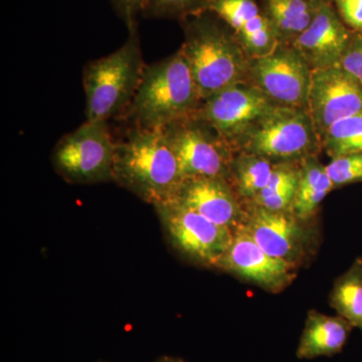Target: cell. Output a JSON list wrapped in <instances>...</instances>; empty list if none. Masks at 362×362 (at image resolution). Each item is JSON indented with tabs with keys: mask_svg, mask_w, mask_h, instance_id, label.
<instances>
[{
	"mask_svg": "<svg viewBox=\"0 0 362 362\" xmlns=\"http://www.w3.org/2000/svg\"><path fill=\"white\" fill-rule=\"evenodd\" d=\"M181 45L202 101L247 81L249 58L230 26L211 11L180 21Z\"/></svg>",
	"mask_w": 362,
	"mask_h": 362,
	"instance_id": "obj_1",
	"label": "cell"
},
{
	"mask_svg": "<svg viewBox=\"0 0 362 362\" xmlns=\"http://www.w3.org/2000/svg\"><path fill=\"white\" fill-rule=\"evenodd\" d=\"M177 160L162 128L131 127L118 142L114 182L147 204L171 201L181 183Z\"/></svg>",
	"mask_w": 362,
	"mask_h": 362,
	"instance_id": "obj_2",
	"label": "cell"
},
{
	"mask_svg": "<svg viewBox=\"0 0 362 362\" xmlns=\"http://www.w3.org/2000/svg\"><path fill=\"white\" fill-rule=\"evenodd\" d=\"M202 100L182 49L146 65L132 102L120 119L132 127L163 128L195 113Z\"/></svg>",
	"mask_w": 362,
	"mask_h": 362,
	"instance_id": "obj_3",
	"label": "cell"
},
{
	"mask_svg": "<svg viewBox=\"0 0 362 362\" xmlns=\"http://www.w3.org/2000/svg\"><path fill=\"white\" fill-rule=\"evenodd\" d=\"M145 66L137 25L118 49L85 66L86 120L120 118L137 92Z\"/></svg>",
	"mask_w": 362,
	"mask_h": 362,
	"instance_id": "obj_4",
	"label": "cell"
},
{
	"mask_svg": "<svg viewBox=\"0 0 362 362\" xmlns=\"http://www.w3.org/2000/svg\"><path fill=\"white\" fill-rule=\"evenodd\" d=\"M232 147L235 153L256 154L274 162L301 161L323 150L308 109L280 105L259 117Z\"/></svg>",
	"mask_w": 362,
	"mask_h": 362,
	"instance_id": "obj_5",
	"label": "cell"
},
{
	"mask_svg": "<svg viewBox=\"0 0 362 362\" xmlns=\"http://www.w3.org/2000/svg\"><path fill=\"white\" fill-rule=\"evenodd\" d=\"M117 146L108 121L86 120L57 143L52 153V168L71 185L111 182Z\"/></svg>",
	"mask_w": 362,
	"mask_h": 362,
	"instance_id": "obj_6",
	"label": "cell"
},
{
	"mask_svg": "<svg viewBox=\"0 0 362 362\" xmlns=\"http://www.w3.org/2000/svg\"><path fill=\"white\" fill-rule=\"evenodd\" d=\"M162 129L177 160L181 180L199 177L228 180L235 152L230 143L199 111Z\"/></svg>",
	"mask_w": 362,
	"mask_h": 362,
	"instance_id": "obj_7",
	"label": "cell"
},
{
	"mask_svg": "<svg viewBox=\"0 0 362 362\" xmlns=\"http://www.w3.org/2000/svg\"><path fill=\"white\" fill-rule=\"evenodd\" d=\"M243 226L270 256L298 269L309 265L320 247V226L317 218L303 220L291 209L269 211L247 204Z\"/></svg>",
	"mask_w": 362,
	"mask_h": 362,
	"instance_id": "obj_8",
	"label": "cell"
},
{
	"mask_svg": "<svg viewBox=\"0 0 362 362\" xmlns=\"http://www.w3.org/2000/svg\"><path fill=\"white\" fill-rule=\"evenodd\" d=\"M169 244L195 265L216 269L233 233L175 201L154 206Z\"/></svg>",
	"mask_w": 362,
	"mask_h": 362,
	"instance_id": "obj_9",
	"label": "cell"
},
{
	"mask_svg": "<svg viewBox=\"0 0 362 362\" xmlns=\"http://www.w3.org/2000/svg\"><path fill=\"white\" fill-rule=\"evenodd\" d=\"M311 77L310 66L292 45L279 44L247 65V81L280 106L308 109Z\"/></svg>",
	"mask_w": 362,
	"mask_h": 362,
	"instance_id": "obj_10",
	"label": "cell"
},
{
	"mask_svg": "<svg viewBox=\"0 0 362 362\" xmlns=\"http://www.w3.org/2000/svg\"><path fill=\"white\" fill-rule=\"evenodd\" d=\"M216 269L274 294L287 289L299 270L264 251L244 226L233 233L232 242Z\"/></svg>",
	"mask_w": 362,
	"mask_h": 362,
	"instance_id": "obj_11",
	"label": "cell"
},
{
	"mask_svg": "<svg viewBox=\"0 0 362 362\" xmlns=\"http://www.w3.org/2000/svg\"><path fill=\"white\" fill-rule=\"evenodd\" d=\"M308 110L322 143L333 124L362 112V85L341 66L312 71Z\"/></svg>",
	"mask_w": 362,
	"mask_h": 362,
	"instance_id": "obj_12",
	"label": "cell"
},
{
	"mask_svg": "<svg viewBox=\"0 0 362 362\" xmlns=\"http://www.w3.org/2000/svg\"><path fill=\"white\" fill-rule=\"evenodd\" d=\"M275 106L256 86L244 81L206 98L199 112L232 146L250 125Z\"/></svg>",
	"mask_w": 362,
	"mask_h": 362,
	"instance_id": "obj_13",
	"label": "cell"
},
{
	"mask_svg": "<svg viewBox=\"0 0 362 362\" xmlns=\"http://www.w3.org/2000/svg\"><path fill=\"white\" fill-rule=\"evenodd\" d=\"M171 201L192 209L216 225L235 233L244 226L246 206L230 181L223 177L190 178L181 181Z\"/></svg>",
	"mask_w": 362,
	"mask_h": 362,
	"instance_id": "obj_14",
	"label": "cell"
},
{
	"mask_svg": "<svg viewBox=\"0 0 362 362\" xmlns=\"http://www.w3.org/2000/svg\"><path fill=\"white\" fill-rule=\"evenodd\" d=\"M354 30L345 25L333 4L318 7L310 25L292 45L312 71L340 66Z\"/></svg>",
	"mask_w": 362,
	"mask_h": 362,
	"instance_id": "obj_15",
	"label": "cell"
},
{
	"mask_svg": "<svg viewBox=\"0 0 362 362\" xmlns=\"http://www.w3.org/2000/svg\"><path fill=\"white\" fill-rule=\"evenodd\" d=\"M209 11L230 26L249 59L266 56L280 44L257 0H214Z\"/></svg>",
	"mask_w": 362,
	"mask_h": 362,
	"instance_id": "obj_16",
	"label": "cell"
},
{
	"mask_svg": "<svg viewBox=\"0 0 362 362\" xmlns=\"http://www.w3.org/2000/svg\"><path fill=\"white\" fill-rule=\"evenodd\" d=\"M354 328L341 316H328L310 310L307 314L296 356L299 359H314L340 354Z\"/></svg>",
	"mask_w": 362,
	"mask_h": 362,
	"instance_id": "obj_17",
	"label": "cell"
},
{
	"mask_svg": "<svg viewBox=\"0 0 362 362\" xmlns=\"http://www.w3.org/2000/svg\"><path fill=\"white\" fill-rule=\"evenodd\" d=\"M259 6L279 42L287 45L310 25L319 7L309 0H262Z\"/></svg>",
	"mask_w": 362,
	"mask_h": 362,
	"instance_id": "obj_18",
	"label": "cell"
},
{
	"mask_svg": "<svg viewBox=\"0 0 362 362\" xmlns=\"http://www.w3.org/2000/svg\"><path fill=\"white\" fill-rule=\"evenodd\" d=\"M333 189L334 185L319 156L306 157L301 160L299 185L291 211L303 220L317 218L320 204Z\"/></svg>",
	"mask_w": 362,
	"mask_h": 362,
	"instance_id": "obj_19",
	"label": "cell"
},
{
	"mask_svg": "<svg viewBox=\"0 0 362 362\" xmlns=\"http://www.w3.org/2000/svg\"><path fill=\"white\" fill-rule=\"evenodd\" d=\"M276 162L256 154L237 152L230 165L228 181L245 206L268 185Z\"/></svg>",
	"mask_w": 362,
	"mask_h": 362,
	"instance_id": "obj_20",
	"label": "cell"
},
{
	"mask_svg": "<svg viewBox=\"0 0 362 362\" xmlns=\"http://www.w3.org/2000/svg\"><path fill=\"white\" fill-rule=\"evenodd\" d=\"M301 161L276 162L268 185L247 204L269 211H290L299 185Z\"/></svg>",
	"mask_w": 362,
	"mask_h": 362,
	"instance_id": "obj_21",
	"label": "cell"
},
{
	"mask_svg": "<svg viewBox=\"0 0 362 362\" xmlns=\"http://www.w3.org/2000/svg\"><path fill=\"white\" fill-rule=\"evenodd\" d=\"M330 306L338 315L362 333V258L354 259L349 270L334 281L329 294Z\"/></svg>",
	"mask_w": 362,
	"mask_h": 362,
	"instance_id": "obj_22",
	"label": "cell"
},
{
	"mask_svg": "<svg viewBox=\"0 0 362 362\" xmlns=\"http://www.w3.org/2000/svg\"><path fill=\"white\" fill-rule=\"evenodd\" d=\"M322 149L331 158L362 152V112L333 124L324 136Z\"/></svg>",
	"mask_w": 362,
	"mask_h": 362,
	"instance_id": "obj_23",
	"label": "cell"
},
{
	"mask_svg": "<svg viewBox=\"0 0 362 362\" xmlns=\"http://www.w3.org/2000/svg\"><path fill=\"white\" fill-rule=\"evenodd\" d=\"M214 0H148L143 16L183 21L209 11Z\"/></svg>",
	"mask_w": 362,
	"mask_h": 362,
	"instance_id": "obj_24",
	"label": "cell"
},
{
	"mask_svg": "<svg viewBox=\"0 0 362 362\" xmlns=\"http://www.w3.org/2000/svg\"><path fill=\"white\" fill-rule=\"evenodd\" d=\"M326 171L334 188L362 182V152L331 158Z\"/></svg>",
	"mask_w": 362,
	"mask_h": 362,
	"instance_id": "obj_25",
	"label": "cell"
},
{
	"mask_svg": "<svg viewBox=\"0 0 362 362\" xmlns=\"http://www.w3.org/2000/svg\"><path fill=\"white\" fill-rule=\"evenodd\" d=\"M340 66L362 85V32H354Z\"/></svg>",
	"mask_w": 362,
	"mask_h": 362,
	"instance_id": "obj_26",
	"label": "cell"
},
{
	"mask_svg": "<svg viewBox=\"0 0 362 362\" xmlns=\"http://www.w3.org/2000/svg\"><path fill=\"white\" fill-rule=\"evenodd\" d=\"M117 16L123 21L128 30L138 25L137 18L143 16L148 0H110Z\"/></svg>",
	"mask_w": 362,
	"mask_h": 362,
	"instance_id": "obj_27",
	"label": "cell"
},
{
	"mask_svg": "<svg viewBox=\"0 0 362 362\" xmlns=\"http://www.w3.org/2000/svg\"><path fill=\"white\" fill-rule=\"evenodd\" d=\"M332 4L350 30L362 32V0H332Z\"/></svg>",
	"mask_w": 362,
	"mask_h": 362,
	"instance_id": "obj_28",
	"label": "cell"
},
{
	"mask_svg": "<svg viewBox=\"0 0 362 362\" xmlns=\"http://www.w3.org/2000/svg\"><path fill=\"white\" fill-rule=\"evenodd\" d=\"M156 362H185V361H182V359H181V358H178V357L164 356L159 357L158 359H156Z\"/></svg>",
	"mask_w": 362,
	"mask_h": 362,
	"instance_id": "obj_29",
	"label": "cell"
},
{
	"mask_svg": "<svg viewBox=\"0 0 362 362\" xmlns=\"http://www.w3.org/2000/svg\"><path fill=\"white\" fill-rule=\"evenodd\" d=\"M315 6H320L325 4H332V0H309Z\"/></svg>",
	"mask_w": 362,
	"mask_h": 362,
	"instance_id": "obj_30",
	"label": "cell"
}]
</instances>
